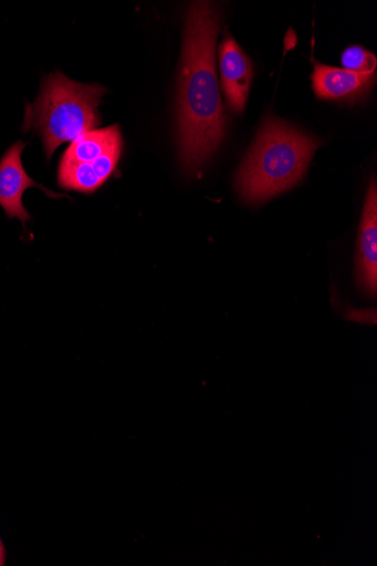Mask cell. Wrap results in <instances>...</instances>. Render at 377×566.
I'll use <instances>...</instances> for the list:
<instances>
[{
	"instance_id": "obj_1",
	"label": "cell",
	"mask_w": 377,
	"mask_h": 566,
	"mask_svg": "<svg viewBox=\"0 0 377 566\" xmlns=\"http://www.w3.org/2000/svg\"><path fill=\"white\" fill-rule=\"evenodd\" d=\"M219 30L217 8L209 2L192 3L186 20L178 96L180 160L188 172L201 168L226 136L214 69Z\"/></svg>"
},
{
	"instance_id": "obj_2",
	"label": "cell",
	"mask_w": 377,
	"mask_h": 566,
	"mask_svg": "<svg viewBox=\"0 0 377 566\" xmlns=\"http://www.w3.org/2000/svg\"><path fill=\"white\" fill-rule=\"evenodd\" d=\"M318 146L316 138L283 120L265 119L238 174L243 199L261 202L294 187Z\"/></svg>"
},
{
	"instance_id": "obj_3",
	"label": "cell",
	"mask_w": 377,
	"mask_h": 566,
	"mask_svg": "<svg viewBox=\"0 0 377 566\" xmlns=\"http://www.w3.org/2000/svg\"><path fill=\"white\" fill-rule=\"evenodd\" d=\"M106 90L81 84L60 72L44 78L39 96L27 106L23 130H35L46 159L64 143L74 142L101 123L98 106Z\"/></svg>"
},
{
	"instance_id": "obj_4",
	"label": "cell",
	"mask_w": 377,
	"mask_h": 566,
	"mask_svg": "<svg viewBox=\"0 0 377 566\" xmlns=\"http://www.w3.org/2000/svg\"><path fill=\"white\" fill-rule=\"evenodd\" d=\"M27 143L17 142L4 154L0 161V206L9 219H19L23 227L31 220L22 201L23 193L29 188H40L51 197H60L34 182L24 170L22 153Z\"/></svg>"
},
{
	"instance_id": "obj_5",
	"label": "cell",
	"mask_w": 377,
	"mask_h": 566,
	"mask_svg": "<svg viewBox=\"0 0 377 566\" xmlns=\"http://www.w3.org/2000/svg\"><path fill=\"white\" fill-rule=\"evenodd\" d=\"M222 84L229 106L235 114H241L247 105L253 67L242 48L230 35L226 36L220 50Z\"/></svg>"
},
{
	"instance_id": "obj_6",
	"label": "cell",
	"mask_w": 377,
	"mask_h": 566,
	"mask_svg": "<svg viewBox=\"0 0 377 566\" xmlns=\"http://www.w3.org/2000/svg\"><path fill=\"white\" fill-rule=\"evenodd\" d=\"M371 182L367 192L357 256L358 283L368 295L375 296L377 287V193Z\"/></svg>"
},
{
	"instance_id": "obj_7",
	"label": "cell",
	"mask_w": 377,
	"mask_h": 566,
	"mask_svg": "<svg viewBox=\"0 0 377 566\" xmlns=\"http://www.w3.org/2000/svg\"><path fill=\"white\" fill-rule=\"evenodd\" d=\"M313 88L320 98L357 99L365 95L375 82V74L364 75L346 70L321 65L313 61Z\"/></svg>"
},
{
	"instance_id": "obj_8",
	"label": "cell",
	"mask_w": 377,
	"mask_h": 566,
	"mask_svg": "<svg viewBox=\"0 0 377 566\" xmlns=\"http://www.w3.org/2000/svg\"><path fill=\"white\" fill-rule=\"evenodd\" d=\"M123 149L105 154L90 164L60 165L59 184L62 188L91 193L102 187L116 170Z\"/></svg>"
},
{
	"instance_id": "obj_9",
	"label": "cell",
	"mask_w": 377,
	"mask_h": 566,
	"mask_svg": "<svg viewBox=\"0 0 377 566\" xmlns=\"http://www.w3.org/2000/svg\"><path fill=\"white\" fill-rule=\"evenodd\" d=\"M116 149H123V136L119 126L90 130L72 142L63 154L61 163L90 164Z\"/></svg>"
},
{
	"instance_id": "obj_10",
	"label": "cell",
	"mask_w": 377,
	"mask_h": 566,
	"mask_svg": "<svg viewBox=\"0 0 377 566\" xmlns=\"http://www.w3.org/2000/svg\"><path fill=\"white\" fill-rule=\"evenodd\" d=\"M342 64L346 71L371 75L375 74L377 63L375 56L365 48L353 45L344 51Z\"/></svg>"
},
{
	"instance_id": "obj_11",
	"label": "cell",
	"mask_w": 377,
	"mask_h": 566,
	"mask_svg": "<svg viewBox=\"0 0 377 566\" xmlns=\"http://www.w3.org/2000/svg\"><path fill=\"white\" fill-rule=\"evenodd\" d=\"M7 562V551L2 538H0V566H4Z\"/></svg>"
}]
</instances>
